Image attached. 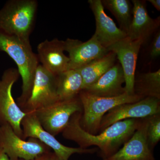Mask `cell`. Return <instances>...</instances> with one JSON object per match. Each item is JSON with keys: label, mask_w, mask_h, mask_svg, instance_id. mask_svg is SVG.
<instances>
[{"label": "cell", "mask_w": 160, "mask_h": 160, "mask_svg": "<svg viewBox=\"0 0 160 160\" xmlns=\"http://www.w3.org/2000/svg\"><path fill=\"white\" fill-rule=\"evenodd\" d=\"M82 112L73 114L62 133L64 138L77 143L80 148L87 149L97 146L103 159L114 154L127 142L136 130L140 119H128L113 123L99 134H92L81 127Z\"/></svg>", "instance_id": "1"}, {"label": "cell", "mask_w": 160, "mask_h": 160, "mask_svg": "<svg viewBox=\"0 0 160 160\" xmlns=\"http://www.w3.org/2000/svg\"><path fill=\"white\" fill-rule=\"evenodd\" d=\"M0 50L5 52L14 61L22 77V93L17 99V103L21 109L31 94L36 72L39 65L37 55L32 51L29 38L2 32H0Z\"/></svg>", "instance_id": "2"}, {"label": "cell", "mask_w": 160, "mask_h": 160, "mask_svg": "<svg viewBox=\"0 0 160 160\" xmlns=\"http://www.w3.org/2000/svg\"><path fill=\"white\" fill-rule=\"evenodd\" d=\"M82 106L80 125L84 130L92 134H97L100 130L102 119L105 114L116 106L133 103L142 99L137 95L124 94L113 97L98 96L82 90L78 94Z\"/></svg>", "instance_id": "3"}, {"label": "cell", "mask_w": 160, "mask_h": 160, "mask_svg": "<svg viewBox=\"0 0 160 160\" xmlns=\"http://www.w3.org/2000/svg\"><path fill=\"white\" fill-rule=\"evenodd\" d=\"M36 0H10L0 10V32L29 38L34 27Z\"/></svg>", "instance_id": "4"}, {"label": "cell", "mask_w": 160, "mask_h": 160, "mask_svg": "<svg viewBox=\"0 0 160 160\" xmlns=\"http://www.w3.org/2000/svg\"><path fill=\"white\" fill-rule=\"evenodd\" d=\"M20 76L17 69H6L0 79V126L9 124L22 138L21 122L26 113L22 111L12 95V86Z\"/></svg>", "instance_id": "5"}, {"label": "cell", "mask_w": 160, "mask_h": 160, "mask_svg": "<svg viewBox=\"0 0 160 160\" xmlns=\"http://www.w3.org/2000/svg\"><path fill=\"white\" fill-rule=\"evenodd\" d=\"M34 112L43 129L55 136L66 129L73 114L82 112V106L78 96L58 101Z\"/></svg>", "instance_id": "6"}, {"label": "cell", "mask_w": 160, "mask_h": 160, "mask_svg": "<svg viewBox=\"0 0 160 160\" xmlns=\"http://www.w3.org/2000/svg\"><path fill=\"white\" fill-rule=\"evenodd\" d=\"M0 146L10 160H32L50 149L44 143L33 138L23 140L16 135L9 124L0 126Z\"/></svg>", "instance_id": "7"}, {"label": "cell", "mask_w": 160, "mask_h": 160, "mask_svg": "<svg viewBox=\"0 0 160 160\" xmlns=\"http://www.w3.org/2000/svg\"><path fill=\"white\" fill-rule=\"evenodd\" d=\"M22 130V139L33 138L38 140L52 149L54 153L61 160H68L74 153H92L98 151L97 148L84 149L73 148L64 146L56 139L55 136L43 129L34 112L26 113L21 122Z\"/></svg>", "instance_id": "8"}, {"label": "cell", "mask_w": 160, "mask_h": 160, "mask_svg": "<svg viewBox=\"0 0 160 160\" xmlns=\"http://www.w3.org/2000/svg\"><path fill=\"white\" fill-rule=\"evenodd\" d=\"M58 101L57 76L39 65L31 94L21 109L25 113L32 112Z\"/></svg>", "instance_id": "9"}, {"label": "cell", "mask_w": 160, "mask_h": 160, "mask_svg": "<svg viewBox=\"0 0 160 160\" xmlns=\"http://www.w3.org/2000/svg\"><path fill=\"white\" fill-rule=\"evenodd\" d=\"M160 113V100L144 98L133 103H126L116 106L103 116L99 132L113 123L128 119H143Z\"/></svg>", "instance_id": "10"}, {"label": "cell", "mask_w": 160, "mask_h": 160, "mask_svg": "<svg viewBox=\"0 0 160 160\" xmlns=\"http://www.w3.org/2000/svg\"><path fill=\"white\" fill-rule=\"evenodd\" d=\"M143 44L141 40H132L126 37L112 44L107 48L114 52L122 68L125 79L126 93L134 95L136 67L138 55Z\"/></svg>", "instance_id": "11"}, {"label": "cell", "mask_w": 160, "mask_h": 160, "mask_svg": "<svg viewBox=\"0 0 160 160\" xmlns=\"http://www.w3.org/2000/svg\"><path fill=\"white\" fill-rule=\"evenodd\" d=\"M148 118L140 119L136 130L122 148L105 160H155L147 139Z\"/></svg>", "instance_id": "12"}, {"label": "cell", "mask_w": 160, "mask_h": 160, "mask_svg": "<svg viewBox=\"0 0 160 160\" xmlns=\"http://www.w3.org/2000/svg\"><path fill=\"white\" fill-rule=\"evenodd\" d=\"M64 44L65 51L69 53L68 69H79L109 52L100 44L94 35L84 42L77 39L67 38L64 41Z\"/></svg>", "instance_id": "13"}, {"label": "cell", "mask_w": 160, "mask_h": 160, "mask_svg": "<svg viewBox=\"0 0 160 160\" xmlns=\"http://www.w3.org/2000/svg\"><path fill=\"white\" fill-rule=\"evenodd\" d=\"M88 3L95 19L96 28L93 35L103 47L107 49L127 37L126 32L118 27L112 19L106 14L101 0H89Z\"/></svg>", "instance_id": "14"}, {"label": "cell", "mask_w": 160, "mask_h": 160, "mask_svg": "<svg viewBox=\"0 0 160 160\" xmlns=\"http://www.w3.org/2000/svg\"><path fill=\"white\" fill-rule=\"evenodd\" d=\"M37 51L39 62L52 74L57 76L68 70L69 59L64 53V41L57 38L45 40L38 44Z\"/></svg>", "instance_id": "15"}, {"label": "cell", "mask_w": 160, "mask_h": 160, "mask_svg": "<svg viewBox=\"0 0 160 160\" xmlns=\"http://www.w3.org/2000/svg\"><path fill=\"white\" fill-rule=\"evenodd\" d=\"M132 15L131 24L127 33L132 40H141L143 43L160 26V17L156 19L150 17L148 13L146 1L132 0Z\"/></svg>", "instance_id": "16"}, {"label": "cell", "mask_w": 160, "mask_h": 160, "mask_svg": "<svg viewBox=\"0 0 160 160\" xmlns=\"http://www.w3.org/2000/svg\"><path fill=\"white\" fill-rule=\"evenodd\" d=\"M124 83L122 68L120 64H115L95 83L83 90L98 96L113 97L126 92L122 86Z\"/></svg>", "instance_id": "17"}, {"label": "cell", "mask_w": 160, "mask_h": 160, "mask_svg": "<svg viewBox=\"0 0 160 160\" xmlns=\"http://www.w3.org/2000/svg\"><path fill=\"white\" fill-rule=\"evenodd\" d=\"M117 56L109 52L102 57L94 60L77 69L82 78V90L95 83L115 65Z\"/></svg>", "instance_id": "18"}, {"label": "cell", "mask_w": 160, "mask_h": 160, "mask_svg": "<svg viewBox=\"0 0 160 160\" xmlns=\"http://www.w3.org/2000/svg\"><path fill=\"white\" fill-rule=\"evenodd\" d=\"M82 78L78 69H68L57 76L59 101L71 99L82 90Z\"/></svg>", "instance_id": "19"}, {"label": "cell", "mask_w": 160, "mask_h": 160, "mask_svg": "<svg viewBox=\"0 0 160 160\" xmlns=\"http://www.w3.org/2000/svg\"><path fill=\"white\" fill-rule=\"evenodd\" d=\"M134 94L142 98L150 97L160 100V70L140 75L135 80Z\"/></svg>", "instance_id": "20"}, {"label": "cell", "mask_w": 160, "mask_h": 160, "mask_svg": "<svg viewBox=\"0 0 160 160\" xmlns=\"http://www.w3.org/2000/svg\"><path fill=\"white\" fill-rule=\"evenodd\" d=\"M102 2L116 18L120 29L127 34L132 19V6L130 2L128 0H103Z\"/></svg>", "instance_id": "21"}, {"label": "cell", "mask_w": 160, "mask_h": 160, "mask_svg": "<svg viewBox=\"0 0 160 160\" xmlns=\"http://www.w3.org/2000/svg\"><path fill=\"white\" fill-rule=\"evenodd\" d=\"M147 139L149 147L153 149L160 140V113L148 117Z\"/></svg>", "instance_id": "22"}, {"label": "cell", "mask_w": 160, "mask_h": 160, "mask_svg": "<svg viewBox=\"0 0 160 160\" xmlns=\"http://www.w3.org/2000/svg\"><path fill=\"white\" fill-rule=\"evenodd\" d=\"M160 55V32H158L153 39L150 51V55L152 58L159 56Z\"/></svg>", "instance_id": "23"}, {"label": "cell", "mask_w": 160, "mask_h": 160, "mask_svg": "<svg viewBox=\"0 0 160 160\" xmlns=\"http://www.w3.org/2000/svg\"><path fill=\"white\" fill-rule=\"evenodd\" d=\"M52 152H51L44 153L32 160H51Z\"/></svg>", "instance_id": "24"}, {"label": "cell", "mask_w": 160, "mask_h": 160, "mask_svg": "<svg viewBox=\"0 0 160 160\" xmlns=\"http://www.w3.org/2000/svg\"><path fill=\"white\" fill-rule=\"evenodd\" d=\"M0 160H10L3 148L0 146Z\"/></svg>", "instance_id": "25"}, {"label": "cell", "mask_w": 160, "mask_h": 160, "mask_svg": "<svg viewBox=\"0 0 160 160\" xmlns=\"http://www.w3.org/2000/svg\"><path fill=\"white\" fill-rule=\"evenodd\" d=\"M148 2L151 3L153 7L158 11L160 10V0H148Z\"/></svg>", "instance_id": "26"}, {"label": "cell", "mask_w": 160, "mask_h": 160, "mask_svg": "<svg viewBox=\"0 0 160 160\" xmlns=\"http://www.w3.org/2000/svg\"><path fill=\"white\" fill-rule=\"evenodd\" d=\"M51 160H61L58 158L54 152H52V156Z\"/></svg>", "instance_id": "27"}, {"label": "cell", "mask_w": 160, "mask_h": 160, "mask_svg": "<svg viewBox=\"0 0 160 160\" xmlns=\"http://www.w3.org/2000/svg\"></svg>", "instance_id": "28"}]
</instances>
